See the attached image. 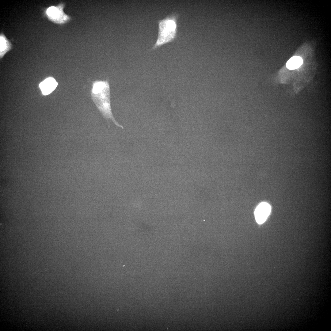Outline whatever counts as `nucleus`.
<instances>
[{
  "label": "nucleus",
  "instance_id": "423d86ee",
  "mask_svg": "<svg viewBox=\"0 0 331 331\" xmlns=\"http://www.w3.org/2000/svg\"><path fill=\"white\" fill-rule=\"evenodd\" d=\"M303 60L300 57L296 56L291 58L286 64L287 67L291 70L298 68L302 64Z\"/></svg>",
  "mask_w": 331,
  "mask_h": 331
},
{
  "label": "nucleus",
  "instance_id": "7ed1b4c3",
  "mask_svg": "<svg viewBox=\"0 0 331 331\" xmlns=\"http://www.w3.org/2000/svg\"><path fill=\"white\" fill-rule=\"evenodd\" d=\"M64 4L60 3L56 6H51L48 8L46 11L49 19L52 21L59 24H64L69 21L70 17L65 14L63 9Z\"/></svg>",
  "mask_w": 331,
  "mask_h": 331
},
{
  "label": "nucleus",
  "instance_id": "39448f33",
  "mask_svg": "<svg viewBox=\"0 0 331 331\" xmlns=\"http://www.w3.org/2000/svg\"><path fill=\"white\" fill-rule=\"evenodd\" d=\"M58 84V83L54 78L49 77L41 82L39 84V87L42 93L46 95L53 91Z\"/></svg>",
  "mask_w": 331,
  "mask_h": 331
},
{
  "label": "nucleus",
  "instance_id": "f257e3e1",
  "mask_svg": "<svg viewBox=\"0 0 331 331\" xmlns=\"http://www.w3.org/2000/svg\"><path fill=\"white\" fill-rule=\"evenodd\" d=\"M92 86L91 91L92 99L108 125V120L110 119L116 125L123 129V126L116 121L112 112L108 81L96 80L93 82Z\"/></svg>",
  "mask_w": 331,
  "mask_h": 331
},
{
  "label": "nucleus",
  "instance_id": "f03ea898",
  "mask_svg": "<svg viewBox=\"0 0 331 331\" xmlns=\"http://www.w3.org/2000/svg\"><path fill=\"white\" fill-rule=\"evenodd\" d=\"M178 17V14L173 13L163 19L158 20V36L150 51L172 41L176 38L177 32Z\"/></svg>",
  "mask_w": 331,
  "mask_h": 331
},
{
  "label": "nucleus",
  "instance_id": "20e7f679",
  "mask_svg": "<svg viewBox=\"0 0 331 331\" xmlns=\"http://www.w3.org/2000/svg\"><path fill=\"white\" fill-rule=\"evenodd\" d=\"M271 211V207L268 203L262 202L256 208L254 215L257 223L261 224L264 223L269 215Z\"/></svg>",
  "mask_w": 331,
  "mask_h": 331
},
{
  "label": "nucleus",
  "instance_id": "0eeeda50",
  "mask_svg": "<svg viewBox=\"0 0 331 331\" xmlns=\"http://www.w3.org/2000/svg\"><path fill=\"white\" fill-rule=\"evenodd\" d=\"M0 40V56L1 57L11 49V44L4 36L1 34Z\"/></svg>",
  "mask_w": 331,
  "mask_h": 331
}]
</instances>
